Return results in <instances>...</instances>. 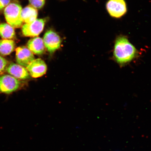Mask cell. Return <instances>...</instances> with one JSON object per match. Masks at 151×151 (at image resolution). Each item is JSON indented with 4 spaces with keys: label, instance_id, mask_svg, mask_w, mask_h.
I'll return each instance as SVG.
<instances>
[{
    "label": "cell",
    "instance_id": "1",
    "mask_svg": "<svg viewBox=\"0 0 151 151\" xmlns=\"http://www.w3.org/2000/svg\"><path fill=\"white\" fill-rule=\"evenodd\" d=\"M139 52L125 36L120 35L115 41L113 58L121 67L128 65L137 57Z\"/></svg>",
    "mask_w": 151,
    "mask_h": 151
},
{
    "label": "cell",
    "instance_id": "2",
    "mask_svg": "<svg viewBox=\"0 0 151 151\" xmlns=\"http://www.w3.org/2000/svg\"><path fill=\"white\" fill-rule=\"evenodd\" d=\"M21 6L17 2L11 3L5 7L4 14L6 20L9 25L15 28H19L22 25Z\"/></svg>",
    "mask_w": 151,
    "mask_h": 151
},
{
    "label": "cell",
    "instance_id": "3",
    "mask_svg": "<svg viewBox=\"0 0 151 151\" xmlns=\"http://www.w3.org/2000/svg\"><path fill=\"white\" fill-rule=\"evenodd\" d=\"M46 18L37 19L29 24H25L22 26V32L24 36L27 37H37L43 31Z\"/></svg>",
    "mask_w": 151,
    "mask_h": 151
},
{
    "label": "cell",
    "instance_id": "4",
    "mask_svg": "<svg viewBox=\"0 0 151 151\" xmlns=\"http://www.w3.org/2000/svg\"><path fill=\"white\" fill-rule=\"evenodd\" d=\"M43 40L45 48L50 54L54 53L60 48L61 43V37L52 30L47 31Z\"/></svg>",
    "mask_w": 151,
    "mask_h": 151
},
{
    "label": "cell",
    "instance_id": "5",
    "mask_svg": "<svg viewBox=\"0 0 151 151\" xmlns=\"http://www.w3.org/2000/svg\"><path fill=\"white\" fill-rule=\"evenodd\" d=\"M107 11L111 17L120 18L127 12V6L124 0H109L106 4Z\"/></svg>",
    "mask_w": 151,
    "mask_h": 151
},
{
    "label": "cell",
    "instance_id": "6",
    "mask_svg": "<svg viewBox=\"0 0 151 151\" xmlns=\"http://www.w3.org/2000/svg\"><path fill=\"white\" fill-rule=\"evenodd\" d=\"M19 81L12 76L6 75L0 77V92L9 94L16 91L20 86Z\"/></svg>",
    "mask_w": 151,
    "mask_h": 151
},
{
    "label": "cell",
    "instance_id": "7",
    "mask_svg": "<svg viewBox=\"0 0 151 151\" xmlns=\"http://www.w3.org/2000/svg\"><path fill=\"white\" fill-rule=\"evenodd\" d=\"M29 74L33 78H37L43 76L46 73L47 67L45 62L41 58L35 59L27 67Z\"/></svg>",
    "mask_w": 151,
    "mask_h": 151
},
{
    "label": "cell",
    "instance_id": "8",
    "mask_svg": "<svg viewBox=\"0 0 151 151\" xmlns=\"http://www.w3.org/2000/svg\"><path fill=\"white\" fill-rule=\"evenodd\" d=\"M16 59L18 65L27 67L35 60L32 52L25 47H18L16 49Z\"/></svg>",
    "mask_w": 151,
    "mask_h": 151
},
{
    "label": "cell",
    "instance_id": "9",
    "mask_svg": "<svg viewBox=\"0 0 151 151\" xmlns=\"http://www.w3.org/2000/svg\"><path fill=\"white\" fill-rule=\"evenodd\" d=\"M6 71L15 78L20 80H26L29 77L27 69L18 64H10L7 68Z\"/></svg>",
    "mask_w": 151,
    "mask_h": 151
},
{
    "label": "cell",
    "instance_id": "10",
    "mask_svg": "<svg viewBox=\"0 0 151 151\" xmlns=\"http://www.w3.org/2000/svg\"><path fill=\"white\" fill-rule=\"evenodd\" d=\"M27 48L33 53L41 55L45 52V46L43 40L36 37L33 38L28 41Z\"/></svg>",
    "mask_w": 151,
    "mask_h": 151
},
{
    "label": "cell",
    "instance_id": "11",
    "mask_svg": "<svg viewBox=\"0 0 151 151\" xmlns=\"http://www.w3.org/2000/svg\"><path fill=\"white\" fill-rule=\"evenodd\" d=\"M37 9L31 5L27 6L22 9L21 16L23 23H31L37 19Z\"/></svg>",
    "mask_w": 151,
    "mask_h": 151
},
{
    "label": "cell",
    "instance_id": "12",
    "mask_svg": "<svg viewBox=\"0 0 151 151\" xmlns=\"http://www.w3.org/2000/svg\"><path fill=\"white\" fill-rule=\"evenodd\" d=\"M15 44L11 40L3 39L0 40V54L2 55H9L14 50Z\"/></svg>",
    "mask_w": 151,
    "mask_h": 151
},
{
    "label": "cell",
    "instance_id": "13",
    "mask_svg": "<svg viewBox=\"0 0 151 151\" xmlns=\"http://www.w3.org/2000/svg\"><path fill=\"white\" fill-rule=\"evenodd\" d=\"M16 33L14 27L9 24L3 23L0 24V36L3 39L14 38Z\"/></svg>",
    "mask_w": 151,
    "mask_h": 151
},
{
    "label": "cell",
    "instance_id": "14",
    "mask_svg": "<svg viewBox=\"0 0 151 151\" xmlns=\"http://www.w3.org/2000/svg\"><path fill=\"white\" fill-rule=\"evenodd\" d=\"M31 6L37 9H40L44 6L45 0H29Z\"/></svg>",
    "mask_w": 151,
    "mask_h": 151
},
{
    "label": "cell",
    "instance_id": "15",
    "mask_svg": "<svg viewBox=\"0 0 151 151\" xmlns=\"http://www.w3.org/2000/svg\"><path fill=\"white\" fill-rule=\"evenodd\" d=\"M8 63L6 60L0 56V73L4 70Z\"/></svg>",
    "mask_w": 151,
    "mask_h": 151
},
{
    "label": "cell",
    "instance_id": "16",
    "mask_svg": "<svg viewBox=\"0 0 151 151\" xmlns=\"http://www.w3.org/2000/svg\"><path fill=\"white\" fill-rule=\"evenodd\" d=\"M11 0H0V10L6 7L10 2Z\"/></svg>",
    "mask_w": 151,
    "mask_h": 151
}]
</instances>
